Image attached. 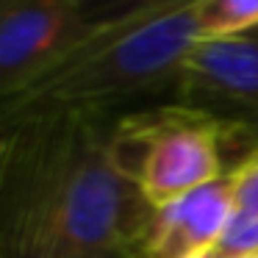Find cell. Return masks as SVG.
I'll list each match as a JSON object with an SVG mask.
<instances>
[{
  "label": "cell",
  "mask_w": 258,
  "mask_h": 258,
  "mask_svg": "<svg viewBox=\"0 0 258 258\" xmlns=\"http://www.w3.org/2000/svg\"><path fill=\"white\" fill-rule=\"evenodd\" d=\"M108 117L12 128L0 175V258H142L153 206L114 167Z\"/></svg>",
  "instance_id": "obj_1"
},
{
  "label": "cell",
  "mask_w": 258,
  "mask_h": 258,
  "mask_svg": "<svg viewBox=\"0 0 258 258\" xmlns=\"http://www.w3.org/2000/svg\"><path fill=\"white\" fill-rule=\"evenodd\" d=\"M200 39L197 0L108 6L45 75L0 103V125L12 131L53 117H108L122 103L175 89Z\"/></svg>",
  "instance_id": "obj_2"
},
{
  "label": "cell",
  "mask_w": 258,
  "mask_h": 258,
  "mask_svg": "<svg viewBox=\"0 0 258 258\" xmlns=\"http://www.w3.org/2000/svg\"><path fill=\"white\" fill-rule=\"evenodd\" d=\"M258 150L236 125L183 103L134 111L111 122V161L153 208L169 206L230 172L228 153Z\"/></svg>",
  "instance_id": "obj_3"
},
{
  "label": "cell",
  "mask_w": 258,
  "mask_h": 258,
  "mask_svg": "<svg viewBox=\"0 0 258 258\" xmlns=\"http://www.w3.org/2000/svg\"><path fill=\"white\" fill-rule=\"evenodd\" d=\"M106 9L81 0H0V103L45 75Z\"/></svg>",
  "instance_id": "obj_4"
},
{
  "label": "cell",
  "mask_w": 258,
  "mask_h": 258,
  "mask_svg": "<svg viewBox=\"0 0 258 258\" xmlns=\"http://www.w3.org/2000/svg\"><path fill=\"white\" fill-rule=\"evenodd\" d=\"M175 103L236 125L258 147V34L200 39L175 84Z\"/></svg>",
  "instance_id": "obj_5"
},
{
  "label": "cell",
  "mask_w": 258,
  "mask_h": 258,
  "mask_svg": "<svg viewBox=\"0 0 258 258\" xmlns=\"http://www.w3.org/2000/svg\"><path fill=\"white\" fill-rule=\"evenodd\" d=\"M236 214L228 175L169 206L153 208L142 258H189L211 247Z\"/></svg>",
  "instance_id": "obj_6"
},
{
  "label": "cell",
  "mask_w": 258,
  "mask_h": 258,
  "mask_svg": "<svg viewBox=\"0 0 258 258\" xmlns=\"http://www.w3.org/2000/svg\"><path fill=\"white\" fill-rule=\"evenodd\" d=\"M203 39H236L258 31V0H197Z\"/></svg>",
  "instance_id": "obj_7"
},
{
  "label": "cell",
  "mask_w": 258,
  "mask_h": 258,
  "mask_svg": "<svg viewBox=\"0 0 258 258\" xmlns=\"http://www.w3.org/2000/svg\"><path fill=\"white\" fill-rule=\"evenodd\" d=\"M228 180H230V191H233L236 214L258 217V150L239 158L230 167Z\"/></svg>",
  "instance_id": "obj_8"
},
{
  "label": "cell",
  "mask_w": 258,
  "mask_h": 258,
  "mask_svg": "<svg viewBox=\"0 0 258 258\" xmlns=\"http://www.w3.org/2000/svg\"><path fill=\"white\" fill-rule=\"evenodd\" d=\"M9 145H12V131L0 125V175H3V167H6V156H9Z\"/></svg>",
  "instance_id": "obj_9"
},
{
  "label": "cell",
  "mask_w": 258,
  "mask_h": 258,
  "mask_svg": "<svg viewBox=\"0 0 258 258\" xmlns=\"http://www.w3.org/2000/svg\"><path fill=\"white\" fill-rule=\"evenodd\" d=\"M255 34H258V31H255Z\"/></svg>",
  "instance_id": "obj_10"
}]
</instances>
